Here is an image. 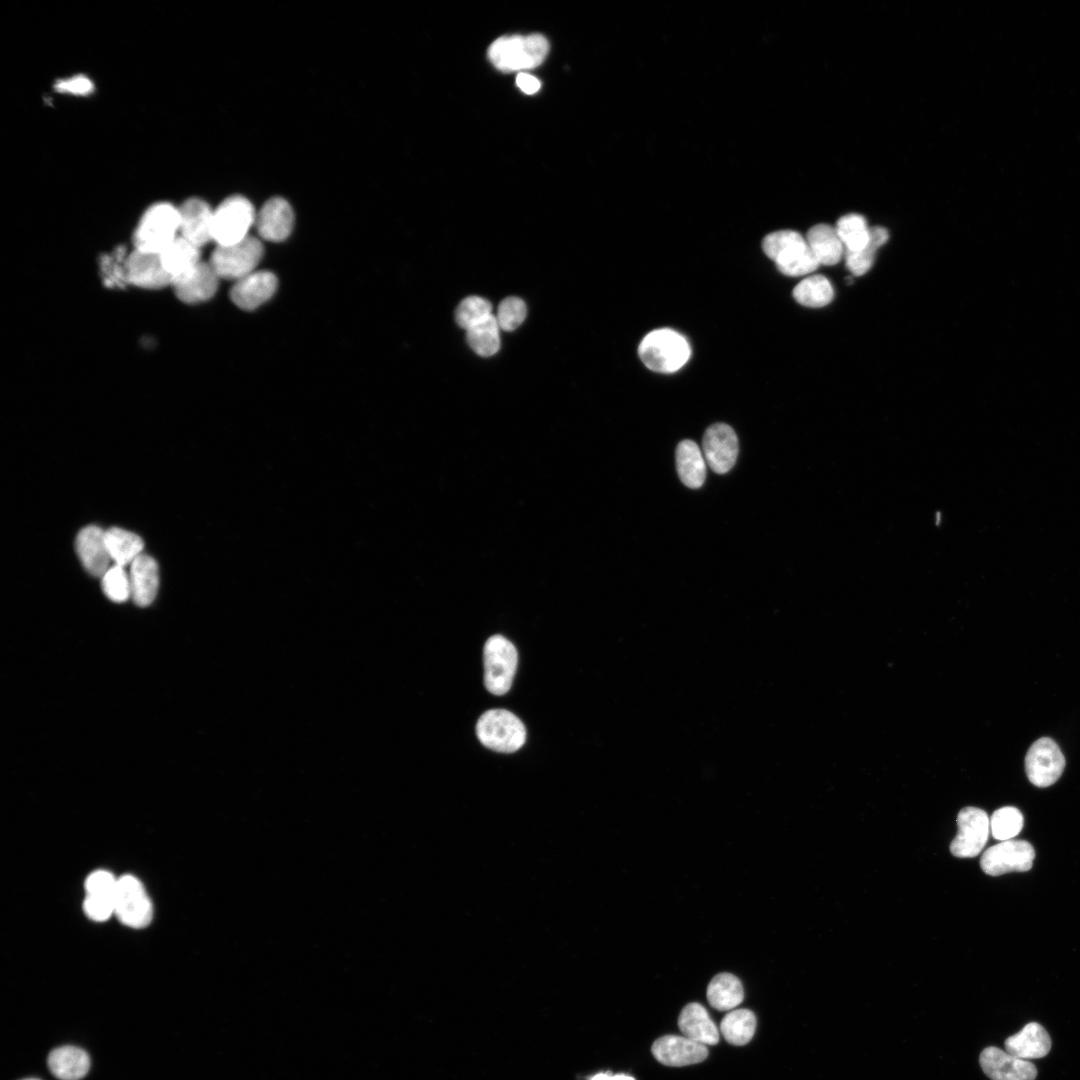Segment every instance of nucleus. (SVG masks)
I'll return each mask as SVG.
<instances>
[{"instance_id":"37998d69","label":"nucleus","mask_w":1080,"mask_h":1080,"mask_svg":"<svg viewBox=\"0 0 1080 1080\" xmlns=\"http://www.w3.org/2000/svg\"><path fill=\"white\" fill-rule=\"evenodd\" d=\"M516 84L526 94H534L540 89L539 80L527 73H519L516 77Z\"/></svg>"},{"instance_id":"6e6552de","label":"nucleus","mask_w":1080,"mask_h":1080,"mask_svg":"<svg viewBox=\"0 0 1080 1080\" xmlns=\"http://www.w3.org/2000/svg\"><path fill=\"white\" fill-rule=\"evenodd\" d=\"M262 256V243L248 236L230 245L216 246L209 263L220 279L235 282L256 271Z\"/></svg>"},{"instance_id":"cd10ccee","label":"nucleus","mask_w":1080,"mask_h":1080,"mask_svg":"<svg viewBox=\"0 0 1080 1080\" xmlns=\"http://www.w3.org/2000/svg\"><path fill=\"white\" fill-rule=\"evenodd\" d=\"M806 241L820 265H835L845 254L835 227L817 224L809 229Z\"/></svg>"},{"instance_id":"f704fd0d","label":"nucleus","mask_w":1080,"mask_h":1080,"mask_svg":"<svg viewBox=\"0 0 1080 1080\" xmlns=\"http://www.w3.org/2000/svg\"><path fill=\"white\" fill-rule=\"evenodd\" d=\"M497 319L491 314L467 330L470 347L480 356L495 354L500 346Z\"/></svg>"},{"instance_id":"f03ea898","label":"nucleus","mask_w":1080,"mask_h":1080,"mask_svg":"<svg viewBox=\"0 0 1080 1080\" xmlns=\"http://www.w3.org/2000/svg\"><path fill=\"white\" fill-rule=\"evenodd\" d=\"M762 248L766 256L775 262L778 270L787 276L806 275L820 265L806 238L797 231L772 232L763 239Z\"/></svg>"},{"instance_id":"58836bf2","label":"nucleus","mask_w":1080,"mask_h":1080,"mask_svg":"<svg viewBox=\"0 0 1080 1080\" xmlns=\"http://www.w3.org/2000/svg\"><path fill=\"white\" fill-rule=\"evenodd\" d=\"M525 317V303L520 298L508 297L500 303L496 319L500 328L512 331L523 322Z\"/></svg>"},{"instance_id":"f8f14e48","label":"nucleus","mask_w":1080,"mask_h":1080,"mask_svg":"<svg viewBox=\"0 0 1080 1080\" xmlns=\"http://www.w3.org/2000/svg\"><path fill=\"white\" fill-rule=\"evenodd\" d=\"M1065 758L1056 744L1048 737L1036 740L1025 757V770L1029 781L1037 787H1048L1061 776Z\"/></svg>"},{"instance_id":"a211bd4d","label":"nucleus","mask_w":1080,"mask_h":1080,"mask_svg":"<svg viewBox=\"0 0 1080 1080\" xmlns=\"http://www.w3.org/2000/svg\"><path fill=\"white\" fill-rule=\"evenodd\" d=\"M128 284L144 289H161L172 284L160 255L134 249L126 258Z\"/></svg>"},{"instance_id":"9d476101","label":"nucleus","mask_w":1080,"mask_h":1080,"mask_svg":"<svg viewBox=\"0 0 1080 1080\" xmlns=\"http://www.w3.org/2000/svg\"><path fill=\"white\" fill-rule=\"evenodd\" d=\"M958 831L950 844L951 853L958 858L977 856L984 848L989 832L987 813L976 807H965L957 816Z\"/></svg>"},{"instance_id":"bb28decb","label":"nucleus","mask_w":1080,"mask_h":1080,"mask_svg":"<svg viewBox=\"0 0 1080 1080\" xmlns=\"http://www.w3.org/2000/svg\"><path fill=\"white\" fill-rule=\"evenodd\" d=\"M675 459L681 482L692 489L701 487L706 478V461L699 446L692 440L681 441L677 445Z\"/></svg>"},{"instance_id":"412c9836","label":"nucleus","mask_w":1080,"mask_h":1080,"mask_svg":"<svg viewBox=\"0 0 1080 1080\" xmlns=\"http://www.w3.org/2000/svg\"><path fill=\"white\" fill-rule=\"evenodd\" d=\"M220 278L209 262H200L193 270L175 279L171 286L176 297L186 304L209 300L217 291Z\"/></svg>"},{"instance_id":"473e14b6","label":"nucleus","mask_w":1080,"mask_h":1080,"mask_svg":"<svg viewBox=\"0 0 1080 1080\" xmlns=\"http://www.w3.org/2000/svg\"><path fill=\"white\" fill-rule=\"evenodd\" d=\"M793 297L803 306L820 308L828 305L833 300L834 290L826 277L813 275L803 279L795 286Z\"/></svg>"},{"instance_id":"7ed1b4c3","label":"nucleus","mask_w":1080,"mask_h":1080,"mask_svg":"<svg viewBox=\"0 0 1080 1080\" xmlns=\"http://www.w3.org/2000/svg\"><path fill=\"white\" fill-rule=\"evenodd\" d=\"M179 227L178 206L166 201L156 202L145 210L137 224L134 247L160 254L179 236Z\"/></svg>"},{"instance_id":"ddd939ff","label":"nucleus","mask_w":1080,"mask_h":1080,"mask_svg":"<svg viewBox=\"0 0 1080 1080\" xmlns=\"http://www.w3.org/2000/svg\"><path fill=\"white\" fill-rule=\"evenodd\" d=\"M738 438L728 424L715 423L703 436L702 452L708 466L718 474H725L734 466L738 456Z\"/></svg>"},{"instance_id":"0eeeda50","label":"nucleus","mask_w":1080,"mask_h":1080,"mask_svg":"<svg viewBox=\"0 0 1080 1080\" xmlns=\"http://www.w3.org/2000/svg\"><path fill=\"white\" fill-rule=\"evenodd\" d=\"M484 684L494 695L506 694L511 688L517 669L518 653L515 646L502 635H493L483 649Z\"/></svg>"},{"instance_id":"e433bc0d","label":"nucleus","mask_w":1080,"mask_h":1080,"mask_svg":"<svg viewBox=\"0 0 1080 1080\" xmlns=\"http://www.w3.org/2000/svg\"><path fill=\"white\" fill-rule=\"evenodd\" d=\"M102 590L113 602L121 603L131 598L129 574L124 567L112 565L101 577Z\"/></svg>"},{"instance_id":"79ce46f5","label":"nucleus","mask_w":1080,"mask_h":1080,"mask_svg":"<svg viewBox=\"0 0 1080 1080\" xmlns=\"http://www.w3.org/2000/svg\"><path fill=\"white\" fill-rule=\"evenodd\" d=\"M94 83L84 74H75L56 80L54 88L57 92L72 96H88L94 91Z\"/></svg>"},{"instance_id":"72a5a7b5","label":"nucleus","mask_w":1080,"mask_h":1080,"mask_svg":"<svg viewBox=\"0 0 1080 1080\" xmlns=\"http://www.w3.org/2000/svg\"><path fill=\"white\" fill-rule=\"evenodd\" d=\"M845 252H857L869 244L870 227L864 216L850 213L842 216L835 226Z\"/></svg>"},{"instance_id":"a19ab883","label":"nucleus","mask_w":1080,"mask_h":1080,"mask_svg":"<svg viewBox=\"0 0 1080 1080\" xmlns=\"http://www.w3.org/2000/svg\"><path fill=\"white\" fill-rule=\"evenodd\" d=\"M878 248L880 247L869 239V244L864 249L857 252H845L844 257L848 270L854 276L864 275L872 267Z\"/></svg>"},{"instance_id":"f3484780","label":"nucleus","mask_w":1080,"mask_h":1080,"mask_svg":"<svg viewBox=\"0 0 1080 1080\" xmlns=\"http://www.w3.org/2000/svg\"><path fill=\"white\" fill-rule=\"evenodd\" d=\"M651 1051L658 1062L672 1067L700 1063L708 1056L706 1045L677 1035H666L656 1039Z\"/></svg>"},{"instance_id":"4468645a","label":"nucleus","mask_w":1080,"mask_h":1080,"mask_svg":"<svg viewBox=\"0 0 1080 1080\" xmlns=\"http://www.w3.org/2000/svg\"><path fill=\"white\" fill-rule=\"evenodd\" d=\"M179 236L198 248L212 241L213 209L203 199L190 197L178 206Z\"/></svg>"},{"instance_id":"6ab92c4d","label":"nucleus","mask_w":1080,"mask_h":1080,"mask_svg":"<svg viewBox=\"0 0 1080 1080\" xmlns=\"http://www.w3.org/2000/svg\"><path fill=\"white\" fill-rule=\"evenodd\" d=\"M277 284L274 273L256 270L234 282L230 290V298L239 308L253 310L273 296Z\"/></svg>"},{"instance_id":"423d86ee","label":"nucleus","mask_w":1080,"mask_h":1080,"mask_svg":"<svg viewBox=\"0 0 1080 1080\" xmlns=\"http://www.w3.org/2000/svg\"><path fill=\"white\" fill-rule=\"evenodd\" d=\"M252 203L242 195H232L213 209L212 241L216 246L230 245L247 238L255 224Z\"/></svg>"},{"instance_id":"c85d7f7f","label":"nucleus","mask_w":1080,"mask_h":1080,"mask_svg":"<svg viewBox=\"0 0 1080 1080\" xmlns=\"http://www.w3.org/2000/svg\"><path fill=\"white\" fill-rule=\"evenodd\" d=\"M172 282L193 270L200 262V248L178 236L160 254Z\"/></svg>"},{"instance_id":"aec40b11","label":"nucleus","mask_w":1080,"mask_h":1080,"mask_svg":"<svg viewBox=\"0 0 1080 1080\" xmlns=\"http://www.w3.org/2000/svg\"><path fill=\"white\" fill-rule=\"evenodd\" d=\"M255 225L261 238L272 242L285 240L294 225L291 205L282 197L270 198L256 213Z\"/></svg>"},{"instance_id":"393cba45","label":"nucleus","mask_w":1080,"mask_h":1080,"mask_svg":"<svg viewBox=\"0 0 1080 1080\" xmlns=\"http://www.w3.org/2000/svg\"><path fill=\"white\" fill-rule=\"evenodd\" d=\"M678 1027L683 1035L703 1045H716L719 1030L706 1009L697 1002L687 1004L679 1014Z\"/></svg>"},{"instance_id":"2eb2a0df","label":"nucleus","mask_w":1080,"mask_h":1080,"mask_svg":"<svg viewBox=\"0 0 1080 1080\" xmlns=\"http://www.w3.org/2000/svg\"><path fill=\"white\" fill-rule=\"evenodd\" d=\"M979 1063L992 1080H1035L1037 1076V1069L1030 1061L994 1046L981 1052Z\"/></svg>"},{"instance_id":"39448f33","label":"nucleus","mask_w":1080,"mask_h":1080,"mask_svg":"<svg viewBox=\"0 0 1080 1080\" xmlns=\"http://www.w3.org/2000/svg\"><path fill=\"white\" fill-rule=\"evenodd\" d=\"M476 735L485 747L501 753L515 752L526 741V729L522 721L504 709L484 712L476 723Z\"/></svg>"},{"instance_id":"c756f323","label":"nucleus","mask_w":1080,"mask_h":1080,"mask_svg":"<svg viewBox=\"0 0 1080 1080\" xmlns=\"http://www.w3.org/2000/svg\"><path fill=\"white\" fill-rule=\"evenodd\" d=\"M706 996L711 1007L719 1011H727L742 1003L744 990L741 981L735 975L720 973L708 984Z\"/></svg>"},{"instance_id":"4c0bfd02","label":"nucleus","mask_w":1080,"mask_h":1080,"mask_svg":"<svg viewBox=\"0 0 1080 1080\" xmlns=\"http://www.w3.org/2000/svg\"><path fill=\"white\" fill-rule=\"evenodd\" d=\"M491 309V304L486 299L478 296L467 297L456 309V322L468 330L491 315Z\"/></svg>"},{"instance_id":"ea45409f","label":"nucleus","mask_w":1080,"mask_h":1080,"mask_svg":"<svg viewBox=\"0 0 1080 1080\" xmlns=\"http://www.w3.org/2000/svg\"><path fill=\"white\" fill-rule=\"evenodd\" d=\"M124 256V249L120 248L119 251L112 255H106L103 257L101 266L104 274V282L107 286H122L128 284L126 277V257Z\"/></svg>"},{"instance_id":"f257e3e1","label":"nucleus","mask_w":1080,"mask_h":1080,"mask_svg":"<svg viewBox=\"0 0 1080 1080\" xmlns=\"http://www.w3.org/2000/svg\"><path fill=\"white\" fill-rule=\"evenodd\" d=\"M549 43L541 34L503 36L488 49L491 63L503 72L522 71L539 66L547 56Z\"/></svg>"},{"instance_id":"c03bdc74","label":"nucleus","mask_w":1080,"mask_h":1080,"mask_svg":"<svg viewBox=\"0 0 1080 1080\" xmlns=\"http://www.w3.org/2000/svg\"><path fill=\"white\" fill-rule=\"evenodd\" d=\"M588 1080H635V1079L632 1076H629L627 1074H623V1073L611 1074L610 1072H608V1073H597V1074L589 1077Z\"/></svg>"},{"instance_id":"c9c22d12","label":"nucleus","mask_w":1080,"mask_h":1080,"mask_svg":"<svg viewBox=\"0 0 1080 1080\" xmlns=\"http://www.w3.org/2000/svg\"><path fill=\"white\" fill-rule=\"evenodd\" d=\"M990 819V831L996 840L1013 839L1023 827L1021 811L1013 806H1005L993 812Z\"/></svg>"},{"instance_id":"dca6fc26","label":"nucleus","mask_w":1080,"mask_h":1080,"mask_svg":"<svg viewBox=\"0 0 1080 1080\" xmlns=\"http://www.w3.org/2000/svg\"><path fill=\"white\" fill-rule=\"evenodd\" d=\"M117 879L105 870L92 872L85 881L83 909L94 921H105L114 914Z\"/></svg>"},{"instance_id":"4be33fe9","label":"nucleus","mask_w":1080,"mask_h":1080,"mask_svg":"<svg viewBox=\"0 0 1080 1080\" xmlns=\"http://www.w3.org/2000/svg\"><path fill=\"white\" fill-rule=\"evenodd\" d=\"M75 547L83 567L91 575L102 577L111 561L105 543V531L95 525L84 527L76 537Z\"/></svg>"},{"instance_id":"1a4fd4ad","label":"nucleus","mask_w":1080,"mask_h":1080,"mask_svg":"<svg viewBox=\"0 0 1080 1080\" xmlns=\"http://www.w3.org/2000/svg\"><path fill=\"white\" fill-rule=\"evenodd\" d=\"M114 914L122 924L131 928H143L151 922V900L135 876L128 874L117 878Z\"/></svg>"},{"instance_id":"b1692460","label":"nucleus","mask_w":1080,"mask_h":1080,"mask_svg":"<svg viewBox=\"0 0 1080 1080\" xmlns=\"http://www.w3.org/2000/svg\"><path fill=\"white\" fill-rule=\"evenodd\" d=\"M1051 1048V1039L1045 1028L1036 1022L1026 1024L1018 1033L1005 1041V1051L1021 1059H1036L1046 1056Z\"/></svg>"},{"instance_id":"5701e85b","label":"nucleus","mask_w":1080,"mask_h":1080,"mask_svg":"<svg viewBox=\"0 0 1080 1080\" xmlns=\"http://www.w3.org/2000/svg\"><path fill=\"white\" fill-rule=\"evenodd\" d=\"M129 580L134 603L140 607L150 605L155 599L159 584L156 561L142 553L130 565Z\"/></svg>"},{"instance_id":"9b49d317","label":"nucleus","mask_w":1080,"mask_h":1080,"mask_svg":"<svg viewBox=\"0 0 1080 1080\" xmlns=\"http://www.w3.org/2000/svg\"><path fill=\"white\" fill-rule=\"evenodd\" d=\"M1035 851L1025 840H1005L986 849L980 866L984 873L999 876L1011 871H1028L1032 868Z\"/></svg>"},{"instance_id":"7c9ffc66","label":"nucleus","mask_w":1080,"mask_h":1080,"mask_svg":"<svg viewBox=\"0 0 1080 1080\" xmlns=\"http://www.w3.org/2000/svg\"><path fill=\"white\" fill-rule=\"evenodd\" d=\"M105 543L111 560L116 565L126 566L142 554V539L129 531L112 527L105 531Z\"/></svg>"},{"instance_id":"a878e982","label":"nucleus","mask_w":1080,"mask_h":1080,"mask_svg":"<svg viewBox=\"0 0 1080 1080\" xmlns=\"http://www.w3.org/2000/svg\"><path fill=\"white\" fill-rule=\"evenodd\" d=\"M47 1063L51 1073L60 1080H80L86 1076L90 1068L87 1052L75 1046L53 1049Z\"/></svg>"},{"instance_id":"a18cd8bd","label":"nucleus","mask_w":1080,"mask_h":1080,"mask_svg":"<svg viewBox=\"0 0 1080 1080\" xmlns=\"http://www.w3.org/2000/svg\"><path fill=\"white\" fill-rule=\"evenodd\" d=\"M23 1080H40V1079H37V1078H27V1079H23Z\"/></svg>"},{"instance_id":"20e7f679","label":"nucleus","mask_w":1080,"mask_h":1080,"mask_svg":"<svg viewBox=\"0 0 1080 1080\" xmlns=\"http://www.w3.org/2000/svg\"><path fill=\"white\" fill-rule=\"evenodd\" d=\"M638 354L644 365L658 373H673L690 358L688 341L680 333L661 328L649 332L640 342Z\"/></svg>"},{"instance_id":"2f4dec72","label":"nucleus","mask_w":1080,"mask_h":1080,"mask_svg":"<svg viewBox=\"0 0 1080 1080\" xmlns=\"http://www.w3.org/2000/svg\"><path fill=\"white\" fill-rule=\"evenodd\" d=\"M756 1017L749 1009H735L727 1013L720 1024V1031L731 1045H746L754 1036Z\"/></svg>"}]
</instances>
